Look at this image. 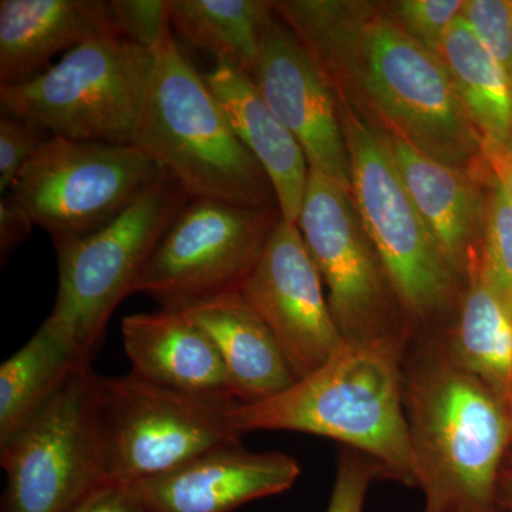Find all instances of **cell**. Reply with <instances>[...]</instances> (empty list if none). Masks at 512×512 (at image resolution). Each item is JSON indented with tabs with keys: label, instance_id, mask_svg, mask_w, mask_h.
I'll list each match as a JSON object with an SVG mask.
<instances>
[{
	"label": "cell",
	"instance_id": "obj_7",
	"mask_svg": "<svg viewBox=\"0 0 512 512\" xmlns=\"http://www.w3.org/2000/svg\"><path fill=\"white\" fill-rule=\"evenodd\" d=\"M153 66L154 52L101 36L32 79L0 87V104L52 137L133 144Z\"/></svg>",
	"mask_w": 512,
	"mask_h": 512
},
{
	"label": "cell",
	"instance_id": "obj_9",
	"mask_svg": "<svg viewBox=\"0 0 512 512\" xmlns=\"http://www.w3.org/2000/svg\"><path fill=\"white\" fill-rule=\"evenodd\" d=\"M237 406V404H235ZM227 404L175 392L133 373L100 376L104 477L137 483L239 443Z\"/></svg>",
	"mask_w": 512,
	"mask_h": 512
},
{
	"label": "cell",
	"instance_id": "obj_25",
	"mask_svg": "<svg viewBox=\"0 0 512 512\" xmlns=\"http://www.w3.org/2000/svg\"><path fill=\"white\" fill-rule=\"evenodd\" d=\"M484 187L481 262L495 288L512 306V202L490 170L485 173Z\"/></svg>",
	"mask_w": 512,
	"mask_h": 512
},
{
	"label": "cell",
	"instance_id": "obj_20",
	"mask_svg": "<svg viewBox=\"0 0 512 512\" xmlns=\"http://www.w3.org/2000/svg\"><path fill=\"white\" fill-rule=\"evenodd\" d=\"M184 312L214 342L238 404L262 402L298 380L274 333L241 292Z\"/></svg>",
	"mask_w": 512,
	"mask_h": 512
},
{
	"label": "cell",
	"instance_id": "obj_3",
	"mask_svg": "<svg viewBox=\"0 0 512 512\" xmlns=\"http://www.w3.org/2000/svg\"><path fill=\"white\" fill-rule=\"evenodd\" d=\"M404 409L424 512H495L512 443L508 407L441 343L404 362Z\"/></svg>",
	"mask_w": 512,
	"mask_h": 512
},
{
	"label": "cell",
	"instance_id": "obj_35",
	"mask_svg": "<svg viewBox=\"0 0 512 512\" xmlns=\"http://www.w3.org/2000/svg\"><path fill=\"white\" fill-rule=\"evenodd\" d=\"M510 413H511V420H512V402H511V407H510Z\"/></svg>",
	"mask_w": 512,
	"mask_h": 512
},
{
	"label": "cell",
	"instance_id": "obj_2",
	"mask_svg": "<svg viewBox=\"0 0 512 512\" xmlns=\"http://www.w3.org/2000/svg\"><path fill=\"white\" fill-rule=\"evenodd\" d=\"M407 340L346 342L322 366L262 402L229 413L238 434L299 431L366 454L384 476L417 487L404 409Z\"/></svg>",
	"mask_w": 512,
	"mask_h": 512
},
{
	"label": "cell",
	"instance_id": "obj_8",
	"mask_svg": "<svg viewBox=\"0 0 512 512\" xmlns=\"http://www.w3.org/2000/svg\"><path fill=\"white\" fill-rule=\"evenodd\" d=\"M164 175L134 144L50 137L6 195L56 244L106 227Z\"/></svg>",
	"mask_w": 512,
	"mask_h": 512
},
{
	"label": "cell",
	"instance_id": "obj_11",
	"mask_svg": "<svg viewBox=\"0 0 512 512\" xmlns=\"http://www.w3.org/2000/svg\"><path fill=\"white\" fill-rule=\"evenodd\" d=\"M296 225L318 268L343 339L409 342V318L363 227L352 191L311 168Z\"/></svg>",
	"mask_w": 512,
	"mask_h": 512
},
{
	"label": "cell",
	"instance_id": "obj_14",
	"mask_svg": "<svg viewBox=\"0 0 512 512\" xmlns=\"http://www.w3.org/2000/svg\"><path fill=\"white\" fill-rule=\"evenodd\" d=\"M251 77L266 104L301 144L309 167L350 190L348 146L336 94L275 10Z\"/></svg>",
	"mask_w": 512,
	"mask_h": 512
},
{
	"label": "cell",
	"instance_id": "obj_23",
	"mask_svg": "<svg viewBox=\"0 0 512 512\" xmlns=\"http://www.w3.org/2000/svg\"><path fill=\"white\" fill-rule=\"evenodd\" d=\"M170 25L191 45L252 76L274 3L259 0H168Z\"/></svg>",
	"mask_w": 512,
	"mask_h": 512
},
{
	"label": "cell",
	"instance_id": "obj_19",
	"mask_svg": "<svg viewBox=\"0 0 512 512\" xmlns=\"http://www.w3.org/2000/svg\"><path fill=\"white\" fill-rule=\"evenodd\" d=\"M205 80L239 141L268 177L281 220L298 224L311 170L301 144L266 104L249 74L217 60Z\"/></svg>",
	"mask_w": 512,
	"mask_h": 512
},
{
	"label": "cell",
	"instance_id": "obj_29",
	"mask_svg": "<svg viewBox=\"0 0 512 512\" xmlns=\"http://www.w3.org/2000/svg\"><path fill=\"white\" fill-rule=\"evenodd\" d=\"M52 134L32 120L2 111L0 116V192L8 194L26 163Z\"/></svg>",
	"mask_w": 512,
	"mask_h": 512
},
{
	"label": "cell",
	"instance_id": "obj_28",
	"mask_svg": "<svg viewBox=\"0 0 512 512\" xmlns=\"http://www.w3.org/2000/svg\"><path fill=\"white\" fill-rule=\"evenodd\" d=\"M463 19L512 83V0H467Z\"/></svg>",
	"mask_w": 512,
	"mask_h": 512
},
{
	"label": "cell",
	"instance_id": "obj_10",
	"mask_svg": "<svg viewBox=\"0 0 512 512\" xmlns=\"http://www.w3.org/2000/svg\"><path fill=\"white\" fill-rule=\"evenodd\" d=\"M100 376L87 363L0 446L2 512H67L106 481L99 421Z\"/></svg>",
	"mask_w": 512,
	"mask_h": 512
},
{
	"label": "cell",
	"instance_id": "obj_22",
	"mask_svg": "<svg viewBox=\"0 0 512 512\" xmlns=\"http://www.w3.org/2000/svg\"><path fill=\"white\" fill-rule=\"evenodd\" d=\"M87 363L90 359L47 318L29 342L0 367V446Z\"/></svg>",
	"mask_w": 512,
	"mask_h": 512
},
{
	"label": "cell",
	"instance_id": "obj_13",
	"mask_svg": "<svg viewBox=\"0 0 512 512\" xmlns=\"http://www.w3.org/2000/svg\"><path fill=\"white\" fill-rule=\"evenodd\" d=\"M241 293L274 333L296 379L345 346L298 225L278 221Z\"/></svg>",
	"mask_w": 512,
	"mask_h": 512
},
{
	"label": "cell",
	"instance_id": "obj_34",
	"mask_svg": "<svg viewBox=\"0 0 512 512\" xmlns=\"http://www.w3.org/2000/svg\"><path fill=\"white\" fill-rule=\"evenodd\" d=\"M497 504L512 512V466L501 468L497 487Z\"/></svg>",
	"mask_w": 512,
	"mask_h": 512
},
{
	"label": "cell",
	"instance_id": "obj_21",
	"mask_svg": "<svg viewBox=\"0 0 512 512\" xmlns=\"http://www.w3.org/2000/svg\"><path fill=\"white\" fill-rule=\"evenodd\" d=\"M440 343L451 363L481 380L510 410L512 306L488 278L481 254L464 278L456 323Z\"/></svg>",
	"mask_w": 512,
	"mask_h": 512
},
{
	"label": "cell",
	"instance_id": "obj_5",
	"mask_svg": "<svg viewBox=\"0 0 512 512\" xmlns=\"http://www.w3.org/2000/svg\"><path fill=\"white\" fill-rule=\"evenodd\" d=\"M348 146L350 191L367 235L407 318L446 311L463 284L448 266L407 191L383 136L349 103L339 100Z\"/></svg>",
	"mask_w": 512,
	"mask_h": 512
},
{
	"label": "cell",
	"instance_id": "obj_24",
	"mask_svg": "<svg viewBox=\"0 0 512 512\" xmlns=\"http://www.w3.org/2000/svg\"><path fill=\"white\" fill-rule=\"evenodd\" d=\"M439 57L483 140L512 143V83L463 16L448 32Z\"/></svg>",
	"mask_w": 512,
	"mask_h": 512
},
{
	"label": "cell",
	"instance_id": "obj_6",
	"mask_svg": "<svg viewBox=\"0 0 512 512\" xmlns=\"http://www.w3.org/2000/svg\"><path fill=\"white\" fill-rule=\"evenodd\" d=\"M188 201L167 174L106 227L53 244L59 289L49 319L87 359H92L117 306L137 292L157 245Z\"/></svg>",
	"mask_w": 512,
	"mask_h": 512
},
{
	"label": "cell",
	"instance_id": "obj_32",
	"mask_svg": "<svg viewBox=\"0 0 512 512\" xmlns=\"http://www.w3.org/2000/svg\"><path fill=\"white\" fill-rule=\"evenodd\" d=\"M32 227L28 215L10 200L9 195H3L0 200V255L3 261L29 237Z\"/></svg>",
	"mask_w": 512,
	"mask_h": 512
},
{
	"label": "cell",
	"instance_id": "obj_30",
	"mask_svg": "<svg viewBox=\"0 0 512 512\" xmlns=\"http://www.w3.org/2000/svg\"><path fill=\"white\" fill-rule=\"evenodd\" d=\"M383 477V468L373 458L352 448L342 451L326 512H362L370 484Z\"/></svg>",
	"mask_w": 512,
	"mask_h": 512
},
{
	"label": "cell",
	"instance_id": "obj_4",
	"mask_svg": "<svg viewBox=\"0 0 512 512\" xmlns=\"http://www.w3.org/2000/svg\"><path fill=\"white\" fill-rule=\"evenodd\" d=\"M134 146L177 181L190 200L271 208L274 190L239 141L205 76L188 62L173 32L154 50V66Z\"/></svg>",
	"mask_w": 512,
	"mask_h": 512
},
{
	"label": "cell",
	"instance_id": "obj_1",
	"mask_svg": "<svg viewBox=\"0 0 512 512\" xmlns=\"http://www.w3.org/2000/svg\"><path fill=\"white\" fill-rule=\"evenodd\" d=\"M301 40L330 86L346 74L370 106L421 153L484 177L483 137L471 123L446 64L367 3L325 2L309 13Z\"/></svg>",
	"mask_w": 512,
	"mask_h": 512
},
{
	"label": "cell",
	"instance_id": "obj_27",
	"mask_svg": "<svg viewBox=\"0 0 512 512\" xmlns=\"http://www.w3.org/2000/svg\"><path fill=\"white\" fill-rule=\"evenodd\" d=\"M117 36L154 52L171 32L168 0H110Z\"/></svg>",
	"mask_w": 512,
	"mask_h": 512
},
{
	"label": "cell",
	"instance_id": "obj_33",
	"mask_svg": "<svg viewBox=\"0 0 512 512\" xmlns=\"http://www.w3.org/2000/svg\"><path fill=\"white\" fill-rule=\"evenodd\" d=\"M483 156L488 170L500 181L512 202V143L483 140Z\"/></svg>",
	"mask_w": 512,
	"mask_h": 512
},
{
	"label": "cell",
	"instance_id": "obj_17",
	"mask_svg": "<svg viewBox=\"0 0 512 512\" xmlns=\"http://www.w3.org/2000/svg\"><path fill=\"white\" fill-rule=\"evenodd\" d=\"M387 136L417 211L448 266L464 282L471 262L481 254L485 192L476 175L440 163L403 138Z\"/></svg>",
	"mask_w": 512,
	"mask_h": 512
},
{
	"label": "cell",
	"instance_id": "obj_31",
	"mask_svg": "<svg viewBox=\"0 0 512 512\" xmlns=\"http://www.w3.org/2000/svg\"><path fill=\"white\" fill-rule=\"evenodd\" d=\"M67 512H153L138 495L133 484L106 480Z\"/></svg>",
	"mask_w": 512,
	"mask_h": 512
},
{
	"label": "cell",
	"instance_id": "obj_15",
	"mask_svg": "<svg viewBox=\"0 0 512 512\" xmlns=\"http://www.w3.org/2000/svg\"><path fill=\"white\" fill-rule=\"evenodd\" d=\"M301 467L284 453L217 448L160 476L131 483L153 512H232L293 487Z\"/></svg>",
	"mask_w": 512,
	"mask_h": 512
},
{
	"label": "cell",
	"instance_id": "obj_12",
	"mask_svg": "<svg viewBox=\"0 0 512 512\" xmlns=\"http://www.w3.org/2000/svg\"><path fill=\"white\" fill-rule=\"evenodd\" d=\"M279 220L271 208L188 201L157 245L137 292L180 312L241 292Z\"/></svg>",
	"mask_w": 512,
	"mask_h": 512
},
{
	"label": "cell",
	"instance_id": "obj_16",
	"mask_svg": "<svg viewBox=\"0 0 512 512\" xmlns=\"http://www.w3.org/2000/svg\"><path fill=\"white\" fill-rule=\"evenodd\" d=\"M121 335L133 375L210 402L238 404L214 342L187 313L127 316Z\"/></svg>",
	"mask_w": 512,
	"mask_h": 512
},
{
	"label": "cell",
	"instance_id": "obj_18",
	"mask_svg": "<svg viewBox=\"0 0 512 512\" xmlns=\"http://www.w3.org/2000/svg\"><path fill=\"white\" fill-rule=\"evenodd\" d=\"M107 35L117 33L103 0H2L0 87L32 79L59 53Z\"/></svg>",
	"mask_w": 512,
	"mask_h": 512
},
{
	"label": "cell",
	"instance_id": "obj_26",
	"mask_svg": "<svg viewBox=\"0 0 512 512\" xmlns=\"http://www.w3.org/2000/svg\"><path fill=\"white\" fill-rule=\"evenodd\" d=\"M467 0H400L392 3L397 26L407 35L439 56L444 39L463 16Z\"/></svg>",
	"mask_w": 512,
	"mask_h": 512
}]
</instances>
